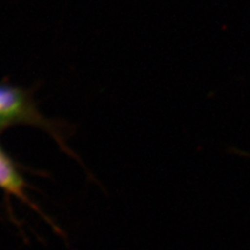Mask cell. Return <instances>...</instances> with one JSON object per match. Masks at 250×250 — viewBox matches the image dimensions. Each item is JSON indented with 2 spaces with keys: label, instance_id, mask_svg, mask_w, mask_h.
Wrapping results in <instances>:
<instances>
[{
  "label": "cell",
  "instance_id": "cell-1",
  "mask_svg": "<svg viewBox=\"0 0 250 250\" xmlns=\"http://www.w3.org/2000/svg\"><path fill=\"white\" fill-rule=\"evenodd\" d=\"M20 123L38 124L51 129L24 91L0 83V130Z\"/></svg>",
  "mask_w": 250,
  "mask_h": 250
}]
</instances>
